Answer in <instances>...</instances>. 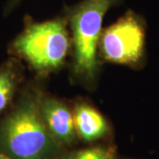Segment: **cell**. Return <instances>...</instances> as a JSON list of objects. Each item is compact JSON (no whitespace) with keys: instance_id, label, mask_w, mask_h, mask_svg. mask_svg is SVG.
<instances>
[{"instance_id":"obj_1","label":"cell","mask_w":159,"mask_h":159,"mask_svg":"<svg viewBox=\"0 0 159 159\" xmlns=\"http://www.w3.org/2000/svg\"><path fill=\"white\" fill-rule=\"evenodd\" d=\"M41 95L29 92L0 124V153L12 159H56L61 146L51 136L40 109Z\"/></svg>"},{"instance_id":"obj_2","label":"cell","mask_w":159,"mask_h":159,"mask_svg":"<svg viewBox=\"0 0 159 159\" xmlns=\"http://www.w3.org/2000/svg\"><path fill=\"white\" fill-rule=\"evenodd\" d=\"M66 21L57 18L43 22L29 20L11 45V51L40 74L59 68L68 54Z\"/></svg>"},{"instance_id":"obj_3","label":"cell","mask_w":159,"mask_h":159,"mask_svg":"<svg viewBox=\"0 0 159 159\" xmlns=\"http://www.w3.org/2000/svg\"><path fill=\"white\" fill-rule=\"evenodd\" d=\"M119 0H83L68 11L74 42L75 73L86 80L94 79L98 69L97 48L102 20L109 9Z\"/></svg>"},{"instance_id":"obj_4","label":"cell","mask_w":159,"mask_h":159,"mask_svg":"<svg viewBox=\"0 0 159 159\" xmlns=\"http://www.w3.org/2000/svg\"><path fill=\"white\" fill-rule=\"evenodd\" d=\"M145 47V27L133 11L102 32L99 48L108 62L134 66L142 60Z\"/></svg>"},{"instance_id":"obj_5","label":"cell","mask_w":159,"mask_h":159,"mask_svg":"<svg viewBox=\"0 0 159 159\" xmlns=\"http://www.w3.org/2000/svg\"><path fill=\"white\" fill-rule=\"evenodd\" d=\"M40 109L51 136L61 147L71 146L76 142L78 134L74 112L66 103L53 97L41 96Z\"/></svg>"},{"instance_id":"obj_6","label":"cell","mask_w":159,"mask_h":159,"mask_svg":"<svg viewBox=\"0 0 159 159\" xmlns=\"http://www.w3.org/2000/svg\"><path fill=\"white\" fill-rule=\"evenodd\" d=\"M74 118L78 137L84 142H95L108 134V124L103 116L87 103L80 102L76 105Z\"/></svg>"},{"instance_id":"obj_7","label":"cell","mask_w":159,"mask_h":159,"mask_svg":"<svg viewBox=\"0 0 159 159\" xmlns=\"http://www.w3.org/2000/svg\"><path fill=\"white\" fill-rule=\"evenodd\" d=\"M20 80V72L16 63L8 62L0 67V113L11 102Z\"/></svg>"},{"instance_id":"obj_8","label":"cell","mask_w":159,"mask_h":159,"mask_svg":"<svg viewBox=\"0 0 159 159\" xmlns=\"http://www.w3.org/2000/svg\"><path fill=\"white\" fill-rule=\"evenodd\" d=\"M58 159H117V150L114 146L101 145L75 150Z\"/></svg>"},{"instance_id":"obj_9","label":"cell","mask_w":159,"mask_h":159,"mask_svg":"<svg viewBox=\"0 0 159 159\" xmlns=\"http://www.w3.org/2000/svg\"><path fill=\"white\" fill-rule=\"evenodd\" d=\"M20 1H21V0H11V1H10V3H9V5H8V6H9V9H11V8H12V7H14V6H16Z\"/></svg>"},{"instance_id":"obj_10","label":"cell","mask_w":159,"mask_h":159,"mask_svg":"<svg viewBox=\"0 0 159 159\" xmlns=\"http://www.w3.org/2000/svg\"><path fill=\"white\" fill-rule=\"evenodd\" d=\"M0 159H12L4 153H0Z\"/></svg>"}]
</instances>
